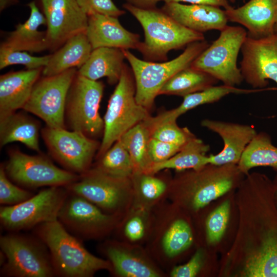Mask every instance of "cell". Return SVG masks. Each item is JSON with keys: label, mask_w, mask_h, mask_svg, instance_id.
<instances>
[{"label": "cell", "mask_w": 277, "mask_h": 277, "mask_svg": "<svg viewBox=\"0 0 277 277\" xmlns=\"http://www.w3.org/2000/svg\"><path fill=\"white\" fill-rule=\"evenodd\" d=\"M34 235L47 247L56 276L91 277L100 270L111 272L110 262L88 251L81 240L69 232L58 220L34 228Z\"/></svg>", "instance_id": "obj_1"}, {"label": "cell", "mask_w": 277, "mask_h": 277, "mask_svg": "<svg viewBox=\"0 0 277 277\" xmlns=\"http://www.w3.org/2000/svg\"><path fill=\"white\" fill-rule=\"evenodd\" d=\"M123 7L143 28L145 39L140 43L137 50L146 61L165 62L170 50L182 49L193 42L205 40L203 33L184 27L162 9H142L128 3Z\"/></svg>", "instance_id": "obj_2"}, {"label": "cell", "mask_w": 277, "mask_h": 277, "mask_svg": "<svg viewBox=\"0 0 277 277\" xmlns=\"http://www.w3.org/2000/svg\"><path fill=\"white\" fill-rule=\"evenodd\" d=\"M209 44L205 40L188 45L176 58L162 63L142 60L127 49H123L134 78L137 102L149 109L164 85L174 74L191 66Z\"/></svg>", "instance_id": "obj_3"}, {"label": "cell", "mask_w": 277, "mask_h": 277, "mask_svg": "<svg viewBox=\"0 0 277 277\" xmlns=\"http://www.w3.org/2000/svg\"><path fill=\"white\" fill-rule=\"evenodd\" d=\"M1 276L53 277L49 250L36 235L10 232L0 238Z\"/></svg>", "instance_id": "obj_4"}, {"label": "cell", "mask_w": 277, "mask_h": 277, "mask_svg": "<svg viewBox=\"0 0 277 277\" xmlns=\"http://www.w3.org/2000/svg\"><path fill=\"white\" fill-rule=\"evenodd\" d=\"M131 69L125 64L121 77L108 102L104 115V133L98 156L106 152L127 131L149 117L147 109L135 98Z\"/></svg>", "instance_id": "obj_5"}, {"label": "cell", "mask_w": 277, "mask_h": 277, "mask_svg": "<svg viewBox=\"0 0 277 277\" xmlns=\"http://www.w3.org/2000/svg\"><path fill=\"white\" fill-rule=\"evenodd\" d=\"M65 187L69 192L85 198L110 214L124 216L133 203L131 177H115L93 168Z\"/></svg>", "instance_id": "obj_6"}, {"label": "cell", "mask_w": 277, "mask_h": 277, "mask_svg": "<svg viewBox=\"0 0 277 277\" xmlns=\"http://www.w3.org/2000/svg\"><path fill=\"white\" fill-rule=\"evenodd\" d=\"M247 36L244 28L227 26L191 66L210 74L224 85L235 86L241 84L244 79L237 66V59Z\"/></svg>", "instance_id": "obj_7"}, {"label": "cell", "mask_w": 277, "mask_h": 277, "mask_svg": "<svg viewBox=\"0 0 277 277\" xmlns=\"http://www.w3.org/2000/svg\"><path fill=\"white\" fill-rule=\"evenodd\" d=\"M68 193L65 187H48L20 204L2 205L1 225L10 232H18L34 228L44 223L57 220Z\"/></svg>", "instance_id": "obj_8"}, {"label": "cell", "mask_w": 277, "mask_h": 277, "mask_svg": "<svg viewBox=\"0 0 277 277\" xmlns=\"http://www.w3.org/2000/svg\"><path fill=\"white\" fill-rule=\"evenodd\" d=\"M104 86L77 72L69 88L66 104L65 117L72 130L87 136H96L104 130V120L98 109Z\"/></svg>", "instance_id": "obj_9"}, {"label": "cell", "mask_w": 277, "mask_h": 277, "mask_svg": "<svg viewBox=\"0 0 277 277\" xmlns=\"http://www.w3.org/2000/svg\"><path fill=\"white\" fill-rule=\"evenodd\" d=\"M123 217L106 213L85 198L69 192L57 219L80 240H101L115 231Z\"/></svg>", "instance_id": "obj_10"}, {"label": "cell", "mask_w": 277, "mask_h": 277, "mask_svg": "<svg viewBox=\"0 0 277 277\" xmlns=\"http://www.w3.org/2000/svg\"><path fill=\"white\" fill-rule=\"evenodd\" d=\"M77 72L72 68L39 78L23 109L41 118L47 127L65 128L67 97Z\"/></svg>", "instance_id": "obj_11"}, {"label": "cell", "mask_w": 277, "mask_h": 277, "mask_svg": "<svg viewBox=\"0 0 277 277\" xmlns=\"http://www.w3.org/2000/svg\"><path fill=\"white\" fill-rule=\"evenodd\" d=\"M206 165L193 170L175 181L171 187L177 188L179 194L190 197L191 208L199 210L228 192L234 185L242 172L235 164Z\"/></svg>", "instance_id": "obj_12"}, {"label": "cell", "mask_w": 277, "mask_h": 277, "mask_svg": "<svg viewBox=\"0 0 277 277\" xmlns=\"http://www.w3.org/2000/svg\"><path fill=\"white\" fill-rule=\"evenodd\" d=\"M4 167L13 183L30 188L66 187L76 181L80 175L58 168L43 156L30 155L19 150L10 152Z\"/></svg>", "instance_id": "obj_13"}, {"label": "cell", "mask_w": 277, "mask_h": 277, "mask_svg": "<svg viewBox=\"0 0 277 277\" xmlns=\"http://www.w3.org/2000/svg\"><path fill=\"white\" fill-rule=\"evenodd\" d=\"M43 138L52 156L66 170L78 175L90 168L97 142L77 131L46 126Z\"/></svg>", "instance_id": "obj_14"}, {"label": "cell", "mask_w": 277, "mask_h": 277, "mask_svg": "<svg viewBox=\"0 0 277 277\" xmlns=\"http://www.w3.org/2000/svg\"><path fill=\"white\" fill-rule=\"evenodd\" d=\"M46 19L47 49L55 51L69 39L86 32L88 15L76 0H37Z\"/></svg>", "instance_id": "obj_15"}, {"label": "cell", "mask_w": 277, "mask_h": 277, "mask_svg": "<svg viewBox=\"0 0 277 277\" xmlns=\"http://www.w3.org/2000/svg\"><path fill=\"white\" fill-rule=\"evenodd\" d=\"M241 51L240 70L254 89H263L271 80L277 84V33L261 38L247 35Z\"/></svg>", "instance_id": "obj_16"}, {"label": "cell", "mask_w": 277, "mask_h": 277, "mask_svg": "<svg viewBox=\"0 0 277 277\" xmlns=\"http://www.w3.org/2000/svg\"><path fill=\"white\" fill-rule=\"evenodd\" d=\"M149 239L156 256L173 259L187 249L193 240L189 224L182 219L169 218L167 205L158 209L154 214V222Z\"/></svg>", "instance_id": "obj_17"}, {"label": "cell", "mask_w": 277, "mask_h": 277, "mask_svg": "<svg viewBox=\"0 0 277 277\" xmlns=\"http://www.w3.org/2000/svg\"><path fill=\"white\" fill-rule=\"evenodd\" d=\"M140 245L108 240L102 250L112 266L111 272L120 277H160L163 273Z\"/></svg>", "instance_id": "obj_18"}, {"label": "cell", "mask_w": 277, "mask_h": 277, "mask_svg": "<svg viewBox=\"0 0 277 277\" xmlns=\"http://www.w3.org/2000/svg\"><path fill=\"white\" fill-rule=\"evenodd\" d=\"M201 125L217 133L223 141L222 151L208 156L209 164L216 166L238 164L246 147L257 133L251 126L231 122L205 119Z\"/></svg>", "instance_id": "obj_19"}, {"label": "cell", "mask_w": 277, "mask_h": 277, "mask_svg": "<svg viewBox=\"0 0 277 277\" xmlns=\"http://www.w3.org/2000/svg\"><path fill=\"white\" fill-rule=\"evenodd\" d=\"M225 10L228 20L244 26L251 37L259 38L274 33L277 0H250L241 7Z\"/></svg>", "instance_id": "obj_20"}, {"label": "cell", "mask_w": 277, "mask_h": 277, "mask_svg": "<svg viewBox=\"0 0 277 277\" xmlns=\"http://www.w3.org/2000/svg\"><path fill=\"white\" fill-rule=\"evenodd\" d=\"M88 18L86 34L93 49L100 47L137 49L141 43L139 35L126 29L118 17L96 14Z\"/></svg>", "instance_id": "obj_21"}, {"label": "cell", "mask_w": 277, "mask_h": 277, "mask_svg": "<svg viewBox=\"0 0 277 277\" xmlns=\"http://www.w3.org/2000/svg\"><path fill=\"white\" fill-rule=\"evenodd\" d=\"M161 9L184 27L202 33L211 30L221 31L228 21L225 10L211 5L168 3Z\"/></svg>", "instance_id": "obj_22"}, {"label": "cell", "mask_w": 277, "mask_h": 277, "mask_svg": "<svg viewBox=\"0 0 277 277\" xmlns=\"http://www.w3.org/2000/svg\"><path fill=\"white\" fill-rule=\"evenodd\" d=\"M43 68L9 72L0 76V118L23 109Z\"/></svg>", "instance_id": "obj_23"}, {"label": "cell", "mask_w": 277, "mask_h": 277, "mask_svg": "<svg viewBox=\"0 0 277 277\" xmlns=\"http://www.w3.org/2000/svg\"><path fill=\"white\" fill-rule=\"evenodd\" d=\"M27 6L30 10L29 18L15 26V29L9 33L0 47L31 53L47 50L46 32L38 30L41 25H46V18L35 1L30 2Z\"/></svg>", "instance_id": "obj_24"}, {"label": "cell", "mask_w": 277, "mask_h": 277, "mask_svg": "<svg viewBox=\"0 0 277 277\" xmlns=\"http://www.w3.org/2000/svg\"><path fill=\"white\" fill-rule=\"evenodd\" d=\"M125 56L123 49L100 47L93 49L86 62L78 69L80 75L92 81L106 77L110 84L121 77Z\"/></svg>", "instance_id": "obj_25"}, {"label": "cell", "mask_w": 277, "mask_h": 277, "mask_svg": "<svg viewBox=\"0 0 277 277\" xmlns=\"http://www.w3.org/2000/svg\"><path fill=\"white\" fill-rule=\"evenodd\" d=\"M93 49L85 33L69 39L51 54L42 70L43 76L59 74L72 68H80L88 59Z\"/></svg>", "instance_id": "obj_26"}, {"label": "cell", "mask_w": 277, "mask_h": 277, "mask_svg": "<svg viewBox=\"0 0 277 277\" xmlns=\"http://www.w3.org/2000/svg\"><path fill=\"white\" fill-rule=\"evenodd\" d=\"M263 89H246L225 85L213 86L203 90L184 97L182 103L174 109L164 112L154 117H149L147 123L151 127L158 123L176 121L178 117L199 106L219 101L229 94H248L263 90Z\"/></svg>", "instance_id": "obj_27"}, {"label": "cell", "mask_w": 277, "mask_h": 277, "mask_svg": "<svg viewBox=\"0 0 277 277\" xmlns=\"http://www.w3.org/2000/svg\"><path fill=\"white\" fill-rule=\"evenodd\" d=\"M39 126L35 121L22 113L13 112L0 118V144L4 146L18 142L39 152Z\"/></svg>", "instance_id": "obj_28"}, {"label": "cell", "mask_w": 277, "mask_h": 277, "mask_svg": "<svg viewBox=\"0 0 277 277\" xmlns=\"http://www.w3.org/2000/svg\"><path fill=\"white\" fill-rule=\"evenodd\" d=\"M209 149L208 145L194 136L172 157L165 161L152 164L146 173L155 174L168 169L179 171L199 170L209 164L206 153Z\"/></svg>", "instance_id": "obj_29"}, {"label": "cell", "mask_w": 277, "mask_h": 277, "mask_svg": "<svg viewBox=\"0 0 277 277\" xmlns=\"http://www.w3.org/2000/svg\"><path fill=\"white\" fill-rule=\"evenodd\" d=\"M152 210L132 206L115 230L120 241L140 245L149 239L154 222V213Z\"/></svg>", "instance_id": "obj_30"}, {"label": "cell", "mask_w": 277, "mask_h": 277, "mask_svg": "<svg viewBox=\"0 0 277 277\" xmlns=\"http://www.w3.org/2000/svg\"><path fill=\"white\" fill-rule=\"evenodd\" d=\"M218 82L210 74L190 66L172 76L162 87L159 94L175 95L184 97L214 86Z\"/></svg>", "instance_id": "obj_31"}, {"label": "cell", "mask_w": 277, "mask_h": 277, "mask_svg": "<svg viewBox=\"0 0 277 277\" xmlns=\"http://www.w3.org/2000/svg\"><path fill=\"white\" fill-rule=\"evenodd\" d=\"M258 166L277 168V147L272 144L270 136L264 132L256 133L238 164L239 169L245 173Z\"/></svg>", "instance_id": "obj_32"}, {"label": "cell", "mask_w": 277, "mask_h": 277, "mask_svg": "<svg viewBox=\"0 0 277 277\" xmlns=\"http://www.w3.org/2000/svg\"><path fill=\"white\" fill-rule=\"evenodd\" d=\"M131 178L133 189L132 206L153 209L167 197L169 185L154 174L134 173Z\"/></svg>", "instance_id": "obj_33"}, {"label": "cell", "mask_w": 277, "mask_h": 277, "mask_svg": "<svg viewBox=\"0 0 277 277\" xmlns=\"http://www.w3.org/2000/svg\"><path fill=\"white\" fill-rule=\"evenodd\" d=\"M150 138V129L144 121L131 128L120 138L131 157L134 173H146L152 164L148 152Z\"/></svg>", "instance_id": "obj_34"}, {"label": "cell", "mask_w": 277, "mask_h": 277, "mask_svg": "<svg viewBox=\"0 0 277 277\" xmlns=\"http://www.w3.org/2000/svg\"><path fill=\"white\" fill-rule=\"evenodd\" d=\"M245 272L250 277H277L276 236H267L259 251L248 259Z\"/></svg>", "instance_id": "obj_35"}, {"label": "cell", "mask_w": 277, "mask_h": 277, "mask_svg": "<svg viewBox=\"0 0 277 277\" xmlns=\"http://www.w3.org/2000/svg\"><path fill=\"white\" fill-rule=\"evenodd\" d=\"M93 169L117 178H130L134 173L131 157L119 139L104 153Z\"/></svg>", "instance_id": "obj_36"}, {"label": "cell", "mask_w": 277, "mask_h": 277, "mask_svg": "<svg viewBox=\"0 0 277 277\" xmlns=\"http://www.w3.org/2000/svg\"><path fill=\"white\" fill-rule=\"evenodd\" d=\"M148 127L151 137L181 146L195 136L187 128L180 127L174 121L161 122Z\"/></svg>", "instance_id": "obj_37"}, {"label": "cell", "mask_w": 277, "mask_h": 277, "mask_svg": "<svg viewBox=\"0 0 277 277\" xmlns=\"http://www.w3.org/2000/svg\"><path fill=\"white\" fill-rule=\"evenodd\" d=\"M51 55L34 56L26 51L0 47V69L12 65H22L29 70L43 68L48 64Z\"/></svg>", "instance_id": "obj_38"}, {"label": "cell", "mask_w": 277, "mask_h": 277, "mask_svg": "<svg viewBox=\"0 0 277 277\" xmlns=\"http://www.w3.org/2000/svg\"><path fill=\"white\" fill-rule=\"evenodd\" d=\"M34 194L15 185L7 176L4 164L0 167V203L4 206L20 204Z\"/></svg>", "instance_id": "obj_39"}, {"label": "cell", "mask_w": 277, "mask_h": 277, "mask_svg": "<svg viewBox=\"0 0 277 277\" xmlns=\"http://www.w3.org/2000/svg\"><path fill=\"white\" fill-rule=\"evenodd\" d=\"M230 203L224 202L208 216L206 222L207 239L210 243L218 242L224 234L229 219Z\"/></svg>", "instance_id": "obj_40"}, {"label": "cell", "mask_w": 277, "mask_h": 277, "mask_svg": "<svg viewBox=\"0 0 277 277\" xmlns=\"http://www.w3.org/2000/svg\"><path fill=\"white\" fill-rule=\"evenodd\" d=\"M82 10L88 15L102 14L115 17L125 12L121 10L112 0H76Z\"/></svg>", "instance_id": "obj_41"}, {"label": "cell", "mask_w": 277, "mask_h": 277, "mask_svg": "<svg viewBox=\"0 0 277 277\" xmlns=\"http://www.w3.org/2000/svg\"><path fill=\"white\" fill-rule=\"evenodd\" d=\"M182 147L150 137L148 143V152L152 164L169 159L179 152Z\"/></svg>", "instance_id": "obj_42"}, {"label": "cell", "mask_w": 277, "mask_h": 277, "mask_svg": "<svg viewBox=\"0 0 277 277\" xmlns=\"http://www.w3.org/2000/svg\"><path fill=\"white\" fill-rule=\"evenodd\" d=\"M203 263V253L197 250L186 264L174 266L170 272L171 277H194L200 271Z\"/></svg>", "instance_id": "obj_43"}, {"label": "cell", "mask_w": 277, "mask_h": 277, "mask_svg": "<svg viewBox=\"0 0 277 277\" xmlns=\"http://www.w3.org/2000/svg\"><path fill=\"white\" fill-rule=\"evenodd\" d=\"M165 3L186 2L191 4L207 5L216 7H222L225 10L230 8L231 6L228 0H163Z\"/></svg>", "instance_id": "obj_44"}, {"label": "cell", "mask_w": 277, "mask_h": 277, "mask_svg": "<svg viewBox=\"0 0 277 277\" xmlns=\"http://www.w3.org/2000/svg\"><path fill=\"white\" fill-rule=\"evenodd\" d=\"M127 3L142 9H152L156 8L157 4L163 0H126Z\"/></svg>", "instance_id": "obj_45"}, {"label": "cell", "mask_w": 277, "mask_h": 277, "mask_svg": "<svg viewBox=\"0 0 277 277\" xmlns=\"http://www.w3.org/2000/svg\"><path fill=\"white\" fill-rule=\"evenodd\" d=\"M18 2V0H0V10L3 11L7 7Z\"/></svg>", "instance_id": "obj_46"}, {"label": "cell", "mask_w": 277, "mask_h": 277, "mask_svg": "<svg viewBox=\"0 0 277 277\" xmlns=\"http://www.w3.org/2000/svg\"><path fill=\"white\" fill-rule=\"evenodd\" d=\"M274 32H276L277 33V23L275 26V28H274Z\"/></svg>", "instance_id": "obj_47"}, {"label": "cell", "mask_w": 277, "mask_h": 277, "mask_svg": "<svg viewBox=\"0 0 277 277\" xmlns=\"http://www.w3.org/2000/svg\"><path fill=\"white\" fill-rule=\"evenodd\" d=\"M228 1L231 2V3H234L236 0H228Z\"/></svg>", "instance_id": "obj_48"}]
</instances>
